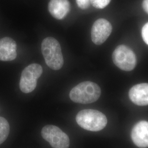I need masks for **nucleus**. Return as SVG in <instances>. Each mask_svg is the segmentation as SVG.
<instances>
[{
  "label": "nucleus",
  "instance_id": "ddd939ff",
  "mask_svg": "<svg viewBox=\"0 0 148 148\" xmlns=\"http://www.w3.org/2000/svg\"><path fill=\"white\" fill-rule=\"evenodd\" d=\"M111 0H90V4L98 9H103L108 5Z\"/></svg>",
  "mask_w": 148,
  "mask_h": 148
},
{
  "label": "nucleus",
  "instance_id": "f257e3e1",
  "mask_svg": "<svg viewBox=\"0 0 148 148\" xmlns=\"http://www.w3.org/2000/svg\"><path fill=\"white\" fill-rule=\"evenodd\" d=\"M101 95V88L98 85L93 82L85 81L74 87L69 96L75 103L90 104L97 101Z\"/></svg>",
  "mask_w": 148,
  "mask_h": 148
},
{
  "label": "nucleus",
  "instance_id": "20e7f679",
  "mask_svg": "<svg viewBox=\"0 0 148 148\" xmlns=\"http://www.w3.org/2000/svg\"><path fill=\"white\" fill-rule=\"evenodd\" d=\"M112 60L119 68L126 71L132 70L137 64L135 53L125 45H119L115 48L112 53Z\"/></svg>",
  "mask_w": 148,
  "mask_h": 148
},
{
  "label": "nucleus",
  "instance_id": "1a4fd4ad",
  "mask_svg": "<svg viewBox=\"0 0 148 148\" xmlns=\"http://www.w3.org/2000/svg\"><path fill=\"white\" fill-rule=\"evenodd\" d=\"M130 100L136 105H148V84L142 83L134 85L129 91Z\"/></svg>",
  "mask_w": 148,
  "mask_h": 148
},
{
  "label": "nucleus",
  "instance_id": "4468645a",
  "mask_svg": "<svg viewBox=\"0 0 148 148\" xmlns=\"http://www.w3.org/2000/svg\"><path fill=\"white\" fill-rule=\"evenodd\" d=\"M78 7L82 10H86L90 5V0H76Z\"/></svg>",
  "mask_w": 148,
  "mask_h": 148
},
{
  "label": "nucleus",
  "instance_id": "9b49d317",
  "mask_svg": "<svg viewBox=\"0 0 148 148\" xmlns=\"http://www.w3.org/2000/svg\"><path fill=\"white\" fill-rule=\"evenodd\" d=\"M48 10L54 18L61 20L69 13L70 4L68 0H51L48 4Z\"/></svg>",
  "mask_w": 148,
  "mask_h": 148
},
{
  "label": "nucleus",
  "instance_id": "0eeeda50",
  "mask_svg": "<svg viewBox=\"0 0 148 148\" xmlns=\"http://www.w3.org/2000/svg\"><path fill=\"white\" fill-rule=\"evenodd\" d=\"M112 27L110 23L105 19H99L94 23L91 30V38L93 42L101 45L110 35Z\"/></svg>",
  "mask_w": 148,
  "mask_h": 148
},
{
  "label": "nucleus",
  "instance_id": "f03ea898",
  "mask_svg": "<svg viewBox=\"0 0 148 148\" xmlns=\"http://www.w3.org/2000/svg\"><path fill=\"white\" fill-rule=\"evenodd\" d=\"M41 50L48 66L54 70L61 69L64 64L62 49L58 41L52 37L45 38L41 44Z\"/></svg>",
  "mask_w": 148,
  "mask_h": 148
},
{
  "label": "nucleus",
  "instance_id": "f8f14e48",
  "mask_svg": "<svg viewBox=\"0 0 148 148\" xmlns=\"http://www.w3.org/2000/svg\"><path fill=\"white\" fill-rule=\"evenodd\" d=\"M10 131L8 122L4 117H0V145L8 137Z\"/></svg>",
  "mask_w": 148,
  "mask_h": 148
},
{
  "label": "nucleus",
  "instance_id": "7ed1b4c3",
  "mask_svg": "<svg viewBox=\"0 0 148 148\" xmlns=\"http://www.w3.org/2000/svg\"><path fill=\"white\" fill-rule=\"evenodd\" d=\"M76 120L79 126L86 130L97 132L104 128L108 120L106 115L93 109H85L79 112Z\"/></svg>",
  "mask_w": 148,
  "mask_h": 148
},
{
  "label": "nucleus",
  "instance_id": "6e6552de",
  "mask_svg": "<svg viewBox=\"0 0 148 148\" xmlns=\"http://www.w3.org/2000/svg\"><path fill=\"white\" fill-rule=\"evenodd\" d=\"M131 138L133 143L138 147H148V122H138L133 128Z\"/></svg>",
  "mask_w": 148,
  "mask_h": 148
},
{
  "label": "nucleus",
  "instance_id": "9d476101",
  "mask_svg": "<svg viewBox=\"0 0 148 148\" xmlns=\"http://www.w3.org/2000/svg\"><path fill=\"white\" fill-rule=\"evenodd\" d=\"M16 57V44L12 38L3 37L0 39V60L12 61Z\"/></svg>",
  "mask_w": 148,
  "mask_h": 148
},
{
  "label": "nucleus",
  "instance_id": "2eb2a0df",
  "mask_svg": "<svg viewBox=\"0 0 148 148\" xmlns=\"http://www.w3.org/2000/svg\"><path fill=\"white\" fill-rule=\"evenodd\" d=\"M142 35L144 41L148 45V23L143 26L142 30Z\"/></svg>",
  "mask_w": 148,
  "mask_h": 148
},
{
  "label": "nucleus",
  "instance_id": "39448f33",
  "mask_svg": "<svg viewBox=\"0 0 148 148\" xmlns=\"http://www.w3.org/2000/svg\"><path fill=\"white\" fill-rule=\"evenodd\" d=\"M42 66L38 64H32L22 71L19 82L21 92L29 93L35 90L37 86V79L42 74Z\"/></svg>",
  "mask_w": 148,
  "mask_h": 148
},
{
  "label": "nucleus",
  "instance_id": "dca6fc26",
  "mask_svg": "<svg viewBox=\"0 0 148 148\" xmlns=\"http://www.w3.org/2000/svg\"><path fill=\"white\" fill-rule=\"evenodd\" d=\"M142 7L145 12L148 14V0H144L142 3Z\"/></svg>",
  "mask_w": 148,
  "mask_h": 148
},
{
  "label": "nucleus",
  "instance_id": "423d86ee",
  "mask_svg": "<svg viewBox=\"0 0 148 148\" xmlns=\"http://www.w3.org/2000/svg\"><path fill=\"white\" fill-rule=\"evenodd\" d=\"M43 138L53 148H69L70 139L68 136L59 127L46 125L41 131Z\"/></svg>",
  "mask_w": 148,
  "mask_h": 148
}]
</instances>
